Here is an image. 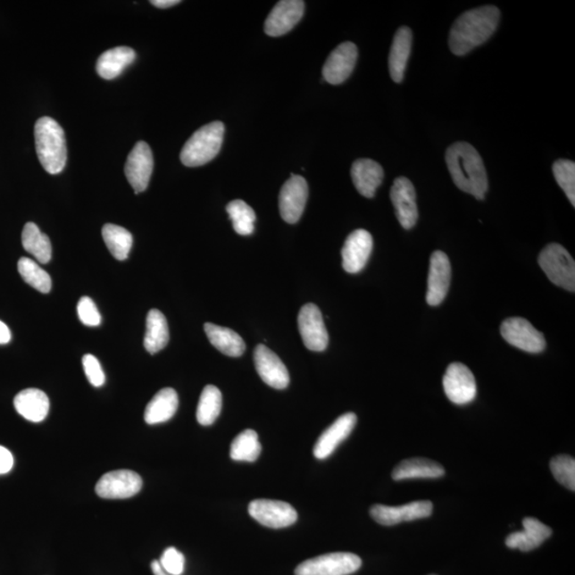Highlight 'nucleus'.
I'll use <instances>...</instances> for the list:
<instances>
[{
  "label": "nucleus",
  "mask_w": 575,
  "mask_h": 575,
  "mask_svg": "<svg viewBox=\"0 0 575 575\" xmlns=\"http://www.w3.org/2000/svg\"><path fill=\"white\" fill-rule=\"evenodd\" d=\"M500 18V10L495 5H484L462 14L450 31L451 52L456 56H464L482 46L494 35Z\"/></svg>",
  "instance_id": "nucleus-1"
},
{
  "label": "nucleus",
  "mask_w": 575,
  "mask_h": 575,
  "mask_svg": "<svg viewBox=\"0 0 575 575\" xmlns=\"http://www.w3.org/2000/svg\"><path fill=\"white\" fill-rule=\"evenodd\" d=\"M447 169L458 189L484 200L488 191V177L482 157L471 144L457 142L446 153Z\"/></svg>",
  "instance_id": "nucleus-2"
},
{
  "label": "nucleus",
  "mask_w": 575,
  "mask_h": 575,
  "mask_svg": "<svg viewBox=\"0 0 575 575\" xmlns=\"http://www.w3.org/2000/svg\"><path fill=\"white\" fill-rule=\"evenodd\" d=\"M35 137L38 157L44 170L52 175L62 172L68 157L62 127L46 116L38 120Z\"/></svg>",
  "instance_id": "nucleus-3"
},
{
  "label": "nucleus",
  "mask_w": 575,
  "mask_h": 575,
  "mask_svg": "<svg viewBox=\"0 0 575 575\" xmlns=\"http://www.w3.org/2000/svg\"><path fill=\"white\" fill-rule=\"evenodd\" d=\"M225 127L222 121H212L196 130L180 153V160L186 167H202L215 157L222 147Z\"/></svg>",
  "instance_id": "nucleus-4"
},
{
  "label": "nucleus",
  "mask_w": 575,
  "mask_h": 575,
  "mask_svg": "<svg viewBox=\"0 0 575 575\" xmlns=\"http://www.w3.org/2000/svg\"><path fill=\"white\" fill-rule=\"evenodd\" d=\"M538 262L553 284L575 291V262L565 247L551 243L541 251Z\"/></svg>",
  "instance_id": "nucleus-5"
},
{
  "label": "nucleus",
  "mask_w": 575,
  "mask_h": 575,
  "mask_svg": "<svg viewBox=\"0 0 575 575\" xmlns=\"http://www.w3.org/2000/svg\"><path fill=\"white\" fill-rule=\"evenodd\" d=\"M362 558L353 553L336 552L303 562L296 575H350L362 567Z\"/></svg>",
  "instance_id": "nucleus-6"
},
{
  "label": "nucleus",
  "mask_w": 575,
  "mask_h": 575,
  "mask_svg": "<svg viewBox=\"0 0 575 575\" xmlns=\"http://www.w3.org/2000/svg\"><path fill=\"white\" fill-rule=\"evenodd\" d=\"M444 389L447 399L456 405L471 403L478 394L477 381L471 370L463 363H451L444 376Z\"/></svg>",
  "instance_id": "nucleus-7"
},
{
  "label": "nucleus",
  "mask_w": 575,
  "mask_h": 575,
  "mask_svg": "<svg viewBox=\"0 0 575 575\" xmlns=\"http://www.w3.org/2000/svg\"><path fill=\"white\" fill-rule=\"evenodd\" d=\"M501 335L512 346L538 354L546 348L545 336L523 318L506 319L501 325Z\"/></svg>",
  "instance_id": "nucleus-8"
},
{
  "label": "nucleus",
  "mask_w": 575,
  "mask_h": 575,
  "mask_svg": "<svg viewBox=\"0 0 575 575\" xmlns=\"http://www.w3.org/2000/svg\"><path fill=\"white\" fill-rule=\"evenodd\" d=\"M142 479L131 470H115L103 475L98 480L96 491L103 499H129L139 494Z\"/></svg>",
  "instance_id": "nucleus-9"
},
{
  "label": "nucleus",
  "mask_w": 575,
  "mask_h": 575,
  "mask_svg": "<svg viewBox=\"0 0 575 575\" xmlns=\"http://www.w3.org/2000/svg\"><path fill=\"white\" fill-rule=\"evenodd\" d=\"M298 330L308 350L323 352L329 346V333L322 312L314 304L309 303L301 308L297 318Z\"/></svg>",
  "instance_id": "nucleus-10"
},
{
  "label": "nucleus",
  "mask_w": 575,
  "mask_h": 575,
  "mask_svg": "<svg viewBox=\"0 0 575 575\" xmlns=\"http://www.w3.org/2000/svg\"><path fill=\"white\" fill-rule=\"evenodd\" d=\"M251 517L271 529H284L295 524L297 512L289 503L274 500H255L248 505Z\"/></svg>",
  "instance_id": "nucleus-11"
},
{
  "label": "nucleus",
  "mask_w": 575,
  "mask_h": 575,
  "mask_svg": "<svg viewBox=\"0 0 575 575\" xmlns=\"http://www.w3.org/2000/svg\"><path fill=\"white\" fill-rule=\"evenodd\" d=\"M433 503L430 501H414L402 506L376 504L371 507L370 515L379 524L392 527L402 522L429 518L433 513Z\"/></svg>",
  "instance_id": "nucleus-12"
},
{
  "label": "nucleus",
  "mask_w": 575,
  "mask_h": 575,
  "mask_svg": "<svg viewBox=\"0 0 575 575\" xmlns=\"http://www.w3.org/2000/svg\"><path fill=\"white\" fill-rule=\"evenodd\" d=\"M308 185L302 176L292 175L279 193V212L285 222L296 224L300 221L308 198Z\"/></svg>",
  "instance_id": "nucleus-13"
},
{
  "label": "nucleus",
  "mask_w": 575,
  "mask_h": 575,
  "mask_svg": "<svg viewBox=\"0 0 575 575\" xmlns=\"http://www.w3.org/2000/svg\"><path fill=\"white\" fill-rule=\"evenodd\" d=\"M153 169L154 157L151 147L146 142H138L125 165L127 179L137 195L147 189Z\"/></svg>",
  "instance_id": "nucleus-14"
},
{
  "label": "nucleus",
  "mask_w": 575,
  "mask_h": 575,
  "mask_svg": "<svg viewBox=\"0 0 575 575\" xmlns=\"http://www.w3.org/2000/svg\"><path fill=\"white\" fill-rule=\"evenodd\" d=\"M390 197L402 228L412 229L419 218L416 190L412 181L406 177L396 179L391 188Z\"/></svg>",
  "instance_id": "nucleus-15"
},
{
  "label": "nucleus",
  "mask_w": 575,
  "mask_h": 575,
  "mask_svg": "<svg viewBox=\"0 0 575 575\" xmlns=\"http://www.w3.org/2000/svg\"><path fill=\"white\" fill-rule=\"evenodd\" d=\"M373 250V238L369 231L357 229L348 235L342 248V267L346 272L356 274L366 267Z\"/></svg>",
  "instance_id": "nucleus-16"
},
{
  "label": "nucleus",
  "mask_w": 575,
  "mask_h": 575,
  "mask_svg": "<svg viewBox=\"0 0 575 575\" xmlns=\"http://www.w3.org/2000/svg\"><path fill=\"white\" fill-rule=\"evenodd\" d=\"M254 362L260 379L265 384L279 390L289 386V372L281 359L269 347L258 345L254 351Z\"/></svg>",
  "instance_id": "nucleus-17"
},
{
  "label": "nucleus",
  "mask_w": 575,
  "mask_h": 575,
  "mask_svg": "<svg viewBox=\"0 0 575 575\" xmlns=\"http://www.w3.org/2000/svg\"><path fill=\"white\" fill-rule=\"evenodd\" d=\"M305 11L302 0H283L275 4L264 24V32L270 37L286 35L300 23Z\"/></svg>",
  "instance_id": "nucleus-18"
},
{
  "label": "nucleus",
  "mask_w": 575,
  "mask_h": 575,
  "mask_svg": "<svg viewBox=\"0 0 575 575\" xmlns=\"http://www.w3.org/2000/svg\"><path fill=\"white\" fill-rule=\"evenodd\" d=\"M451 263L444 252L436 251L430 257L428 279L427 302L429 306H438L445 301L451 284Z\"/></svg>",
  "instance_id": "nucleus-19"
},
{
  "label": "nucleus",
  "mask_w": 575,
  "mask_h": 575,
  "mask_svg": "<svg viewBox=\"0 0 575 575\" xmlns=\"http://www.w3.org/2000/svg\"><path fill=\"white\" fill-rule=\"evenodd\" d=\"M358 58L355 44L346 42L340 44L329 54L323 66L324 79L330 85H340L353 73Z\"/></svg>",
  "instance_id": "nucleus-20"
},
{
  "label": "nucleus",
  "mask_w": 575,
  "mask_h": 575,
  "mask_svg": "<svg viewBox=\"0 0 575 575\" xmlns=\"http://www.w3.org/2000/svg\"><path fill=\"white\" fill-rule=\"evenodd\" d=\"M357 423L355 413L347 412L326 429L319 437L313 447V455L317 460H326L336 451L342 442L351 435Z\"/></svg>",
  "instance_id": "nucleus-21"
},
{
  "label": "nucleus",
  "mask_w": 575,
  "mask_h": 575,
  "mask_svg": "<svg viewBox=\"0 0 575 575\" xmlns=\"http://www.w3.org/2000/svg\"><path fill=\"white\" fill-rule=\"evenodd\" d=\"M523 530L521 532L508 535L505 544L510 549H518L522 552H529L538 549L551 538L552 529L547 525L540 522L535 518H525L523 520Z\"/></svg>",
  "instance_id": "nucleus-22"
},
{
  "label": "nucleus",
  "mask_w": 575,
  "mask_h": 575,
  "mask_svg": "<svg viewBox=\"0 0 575 575\" xmlns=\"http://www.w3.org/2000/svg\"><path fill=\"white\" fill-rule=\"evenodd\" d=\"M354 186L364 197L372 198L384 179L381 165L371 159H358L351 170Z\"/></svg>",
  "instance_id": "nucleus-23"
},
{
  "label": "nucleus",
  "mask_w": 575,
  "mask_h": 575,
  "mask_svg": "<svg viewBox=\"0 0 575 575\" xmlns=\"http://www.w3.org/2000/svg\"><path fill=\"white\" fill-rule=\"evenodd\" d=\"M412 30L408 27H401L396 33L389 54L390 76L396 84H400L404 79L408 59L412 53Z\"/></svg>",
  "instance_id": "nucleus-24"
},
{
  "label": "nucleus",
  "mask_w": 575,
  "mask_h": 575,
  "mask_svg": "<svg viewBox=\"0 0 575 575\" xmlns=\"http://www.w3.org/2000/svg\"><path fill=\"white\" fill-rule=\"evenodd\" d=\"M14 407L21 417L38 423L46 420L49 412V399L46 392L29 388L14 397Z\"/></svg>",
  "instance_id": "nucleus-25"
},
{
  "label": "nucleus",
  "mask_w": 575,
  "mask_h": 575,
  "mask_svg": "<svg viewBox=\"0 0 575 575\" xmlns=\"http://www.w3.org/2000/svg\"><path fill=\"white\" fill-rule=\"evenodd\" d=\"M136 57V52L130 47L120 46L109 49L97 60V73L104 79L112 80L134 63Z\"/></svg>",
  "instance_id": "nucleus-26"
},
{
  "label": "nucleus",
  "mask_w": 575,
  "mask_h": 575,
  "mask_svg": "<svg viewBox=\"0 0 575 575\" xmlns=\"http://www.w3.org/2000/svg\"><path fill=\"white\" fill-rule=\"evenodd\" d=\"M204 329L210 344L221 353H223L224 355L240 357L246 352V342L236 331L212 323L204 324Z\"/></svg>",
  "instance_id": "nucleus-27"
},
{
  "label": "nucleus",
  "mask_w": 575,
  "mask_h": 575,
  "mask_svg": "<svg viewBox=\"0 0 575 575\" xmlns=\"http://www.w3.org/2000/svg\"><path fill=\"white\" fill-rule=\"evenodd\" d=\"M445 468L428 458H411L401 462L392 472L395 480L413 479H439L444 477Z\"/></svg>",
  "instance_id": "nucleus-28"
},
{
  "label": "nucleus",
  "mask_w": 575,
  "mask_h": 575,
  "mask_svg": "<svg viewBox=\"0 0 575 575\" xmlns=\"http://www.w3.org/2000/svg\"><path fill=\"white\" fill-rule=\"evenodd\" d=\"M179 408V396L172 388L160 390L147 404L144 420L147 424H160L174 417Z\"/></svg>",
  "instance_id": "nucleus-29"
},
{
  "label": "nucleus",
  "mask_w": 575,
  "mask_h": 575,
  "mask_svg": "<svg viewBox=\"0 0 575 575\" xmlns=\"http://www.w3.org/2000/svg\"><path fill=\"white\" fill-rule=\"evenodd\" d=\"M170 333L167 319L162 312L152 309L147 314L144 346L149 354H156L169 344Z\"/></svg>",
  "instance_id": "nucleus-30"
},
{
  "label": "nucleus",
  "mask_w": 575,
  "mask_h": 575,
  "mask_svg": "<svg viewBox=\"0 0 575 575\" xmlns=\"http://www.w3.org/2000/svg\"><path fill=\"white\" fill-rule=\"evenodd\" d=\"M25 250L35 256L38 262L47 263L52 259V243L35 223H27L21 234Z\"/></svg>",
  "instance_id": "nucleus-31"
},
{
  "label": "nucleus",
  "mask_w": 575,
  "mask_h": 575,
  "mask_svg": "<svg viewBox=\"0 0 575 575\" xmlns=\"http://www.w3.org/2000/svg\"><path fill=\"white\" fill-rule=\"evenodd\" d=\"M262 453L258 435L255 430L246 429L238 435L230 446V457L235 462H254Z\"/></svg>",
  "instance_id": "nucleus-32"
},
{
  "label": "nucleus",
  "mask_w": 575,
  "mask_h": 575,
  "mask_svg": "<svg viewBox=\"0 0 575 575\" xmlns=\"http://www.w3.org/2000/svg\"><path fill=\"white\" fill-rule=\"evenodd\" d=\"M222 411V394L212 385L204 387L198 402L196 419L198 423L208 427L215 422Z\"/></svg>",
  "instance_id": "nucleus-33"
},
{
  "label": "nucleus",
  "mask_w": 575,
  "mask_h": 575,
  "mask_svg": "<svg viewBox=\"0 0 575 575\" xmlns=\"http://www.w3.org/2000/svg\"><path fill=\"white\" fill-rule=\"evenodd\" d=\"M103 238L115 259L123 262L129 258L134 241L129 230L118 225L106 224L103 228Z\"/></svg>",
  "instance_id": "nucleus-34"
},
{
  "label": "nucleus",
  "mask_w": 575,
  "mask_h": 575,
  "mask_svg": "<svg viewBox=\"0 0 575 575\" xmlns=\"http://www.w3.org/2000/svg\"><path fill=\"white\" fill-rule=\"evenodd\" d=\"M237 234L250 236L255 230L256 213L251 206L241 200L230 202L226 207Z\"/></svg>",
  "instance_id": "nucleus-35"
},
{
  "label": "nucleus",
  "mask_w": 575,
  "mask_h": 575,
  "mask_svg": "<svg viewBox=\"0 0 575 575\" xmlns=\"http://www.w3.org/2000/svg\"><path fill=\"white\" fill-rule=\"evenodd\" d=\"M18 268L19 273L27 284L41 293H48L51 291V276L36 262L27 257L21 258Z\"/></svg>",
  "instance_id": "nucleus-36"
},
{
  "label": "nucleus",
  "mask_w": 575,
  "mask_h": 575,
  "mask_svg": "<svg viewBox=\"0 0 575 575\" xmlns=\"http://www.w3.org/2000/svg\"><path fill=\"white\" fill-rule=\"evenodd\" d=\"M552 169L558 186L575 206V163L571 160L560 159L553 164Z\"/></svg>",
  "instance_id": "nucleus-37"
},
{
  "label": "nucleus",
  "mask_w": 575,
  "mask_h": 575,
  "mask_svg": "<svg viewBox=\"0 0 575 575\" xmlns=\"http://www.w3.org/2000/svg\"><path fill=\"white\" fill-rule=\"evenodd\" d=\"M550 469L558 483L569 490H575V461L569 455H558L552 458Z\"/></svg>",
  "instance_id": "nucleus-38"
},
{
  "label": "nucleus",
  "mask_w": 575,
  "mask_h": 575,
  "mask_svg": "<svg viewBox=\"0 0 575 575\" xmlns=\"http://www.w3.org/2000/svg\"><path fill=\"white\" fill-rule=\"evenodd\" d=\"M159 563L170 575H181L185 571V556L174 546L168 547L163 552Z\"/></svg>",
  "instance_id": "nucleus-39"
},
{
  "label": "nucleus",
  "mask_w": 575,
  "mask_h": 575,
  "mask_svg": "<svg viewBox=\"0 0 575 575\" xmlns=\"http://www.w3.org/2000/svg\"><path fill=\"white\" fill-rule=\"evenodd\" d=\"M79 317L82 323L91 328H96L102 322L101 313H99L96 303L92 298L85 296L80 298L79 306H77Z\"/></svg>",
  "instance_id": "nucleus-40"
},
{
  "label": "nucleus",
  "mask_w": 575,
  "mask_h": 575,
  "mask_svg": "<svg viewBox=\"0 0 575 575\" xmlns=\"http://www.w3.org/2000/svg\"><path fill=\"white\" fill-rule=\"evenodd\" d=\"M82 364H84L85 373L90 384L94 387H102L104 381H106V376H104V370L98 359L91 355V354H87L82 358Z\"/></svg>",
  "instance_id": "nucleus-41"
},
{
  "label": "nucleus",
  "mask_w": 575,
  "mask_h": 575,
  "mask_svg": "<svg viewBox=\"0 0 575 575\" xmlns=\"http://www.w3.org/2000/svg\"><path fill=\"white\" fill-rule=\"evenodd\" d=\"M13 464V455L8 449L0 446V474L9 473L12 470Z\"/></svg>",
  "instance_id": "nucleus-42"
},
{
  "label": "nucleus",
  "mask_w": 575,
  "mask_h": 575,
  "mask_svg": "<svg viewBox=\"0 0 575 575\" xmlns=\"http://www.w3.org/2000/svg\"><path fill=\"white\" fill-rule=\"evenodd\" d=\"M11 341V331L7 325L0 321V345H7Z\"/></svg>",
  "instance_id": "nucleus-43"
},
{
  "label": "nucleus",
  "mask_w": 575,
  "mask_h": 575,
  "mask_svg": "<svg viewBox=\"0 0 575 575\" xmlns=\"http://www.w3.org/2000/svg\"><path fill=\"white\" fill-rule=\"evenodd\" d=\"M151 4L160 9H168L180 4L179 0H152Z\"/></svg>",
  "instance_id": "nucleus-44"
},
{
  "label": "nucleus",
  "mask_w": 575,
  "mask_h": 575,
  "mask_svg": "<svg viewBox=\"0 0 575 575\" xmlns=\"http://www.w3.org/2000/svg\"><path fill=\"white\" fill-rule=\"evenodd\" d=\"M152 571L154 575H170L163 571L158 561H154L152 562Z\"/></svg>",
  "instance_id": "nucleus-45"
},
{
  "label": "nucleus",
  "mask_w": 575,
  "mask_h": 575,
  "mask_svg": "<svg viewBox=\"0 0 575 575\" xmlns=\"http://www.w3.org/2000/svg\"><path fill=\"white\" fill-rule=\"evenodd\" d=\"M431 575H435V574H431Z\"/></svg>",
  "instance_id": "nucleus-46"
}]
</instances>
